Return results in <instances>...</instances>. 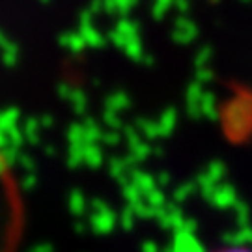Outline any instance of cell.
<instances>
[{
    "instance_id": "2",
    "label": "cell",
    "mask_w": 252,
    "mask_h": 252,
    "mask_svg": "<svg viewBox=\"0 0 252 252\" xmlns=\"http://www.w3.org/2000/svg\"><path fill=\"white\" fill-rule=\"evenodd\" d=\"M228 252H243V251H228Z\"/></svg>"
},
{
    "instance_id": "1",
    "label": "cell",
    "mask_w": 252,
    "mask_h": 252,
    "mask_svg": "<svg viewBox=\"0 0 252 252\" xmlns=\"http://www.w3.org/2000/svg\"><path fill=\"white\" fill-rule=\"evenodd\" d=\"M19 232V202L11 181L0 183V252H11Z\"/></svg>"
}]
</instances>
